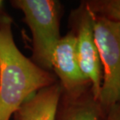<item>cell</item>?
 Wrapping results in <instances>:
<instances>
[{
	"mask_svg": "<svg viewBox=\"0 0 120 120\" xmlns=\"http://www.w3.org/2000/svg\"><path fill=\"white\" fill-rule=\"evenodd\" d=\"M101 120H120V102L107 108Z\"/></svg>",
	"mask_w": 120,
	"mask_h": 120,
	"instance_id": "9c48e42d",
	"label": "cell"
},
{
	"mask_svg": "<svg viewBox=\"0 0 120 120\" xmlns=\"http://www.w3.org/2000/svg\"><path fill=\"white\" fill-rule=\"evenodd\" d=\"M12 24L9 12L0 10V120H11L24 101L57 81L19 49Z\"/></svg>",
	"mask_w": 120,
	"mask_h": 120,
	"instance_id": "6da1fadb",
	"label": "cell"
},
{
	"mask_svg": "<svg viewBox=\"0 0 120 120\" xmlns=\"http://www.w3.org/2000/svg\"><path fill=\"white\" fill-rule=\"evenodd\" d=\"M10 5L23 14V22L32 34L31 60L52 72L53 52L61 37L63 7L57 0H12Z\"/></svg>",
	"mask_w": 120,
	"mask_h": 120,
	"instance_id": "7a4b0ae2",
	"label": "cell"
},
{
	"mask_svg": "<svg viewBox=\"0 0 120 120\" xmlns=\"http://www.w3.org/2000/svg\"><path fill=\"white\" fill-rule=\"evenodd\" d=\"M93 25L102 67L98 101L105 111L120 102V24L93 14Z\"/></svg>",
	"mask_w": 120,
	"mask_h": 120,
	"instance_id": "3957f363",
	"label": "cell"
},
{
	"mask_svg": "<svg viewBox=\"0 0 120 120\" xmlns=\"http://www.w3.org/2000/svg\"><path fill=\"white\" fill-rule=\"evenodd\" d=\"M105 110L94 98L91 87L78 94L62 91L56 120H101Z\"/></svg>",
	"mask_w": 120,
	"mask_h": 120,
	"instance_id": "8992f818",
	"label": "cell"
},
{
	"mask_svg": "<svg viewBox=\"0 0 120 120\" xmlns=\"http://www.w3.org/2000/svg\"><path fill=\"white\" fill-rule=\"evenodd\" d=\"M3 5H4V2L0 0V10L3 9Z\"/></svg>",
	"mask_w": 120,
	"mask_h": 120,
	"instance_id": "30bf717a",
	"label": "cell"
},
{
	"mask_svg": "<svg viewBox=\"0 0 120 120\" xmlns=\"http://www.w3.org/2000/svg\"><path fill=\"white\" fill-rule=\"evenodd\" d=\"M69 22L71 31L75 37L81 70L90 83L94 98L98 100L102 82V67L94 40L93 13L82 1L78 8L71 11Z\"/></svg>",
	"mask_w": 120,
	"mask_h": 120,
	"instance_id": "277c9868",
	"label": "cell"
},
{
	"mask_svg": "<svg viewBox=\"0 0 120 120\" xmlns=\"http://www.w3.org/2000/svg\"><path fill=\"white\" fill-rule=\"evenodd\" d=\"M62 88L58 81L27 99L13 115L17 120H56Z\"/></svg>",
	"mask_w": 120,
	"mask_h": 120,
	"instance_id": "52a82bcc",
	"label": "cell"
},
{
	"mask_svg": "<svg viewBox=\"0 0 120 120\" xmlns=\"http://www.w3.org/2000/svg\"><path fill=\"white\" fill-rule=\"evenodd\" d=\"M84 2L93 14L120 24V0H88Z\"/></svg>",
	"mask_w": 120,
	"mask_h": 120,
	"instance_id": "ba28073f",
	"label": "cell"
},
{
	"mask_svg": "<svg viewBox=\"0 0 120 120\" xmlns=\"http://www.w3.org/2000/svg\"><path fill=\"white\" fill-rule=\"evenodd\" d=\"M51 69L64 93L78 94L91 87L81 70L75 37L71 30L61 36L56 45L51 58Z\"/></svg>",
	"mask_w": 120,
	"mask_h": 120,
	"instance_id": "5b68a950",
	"label": "cell"
},
{
	"mask_svg": "<svg viewBox=\"0 0 120 120\" xmlns=\"http://www.w3.org/2000/svg\"><path fill=\"white\" fill-rule=\"evenodd\" d=\"M13 120H17L16 119H15V118H13Z\"/></svg>",
	"mask_w": 120,
	"mask_h": 120,
	"instance_id": "8fae6325",
	"label": "cell"
}]
</instances>
